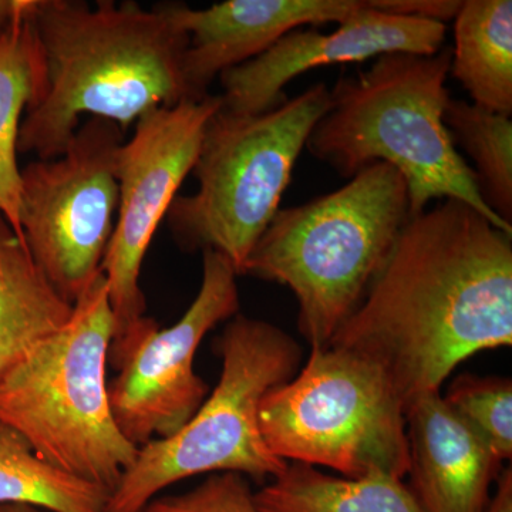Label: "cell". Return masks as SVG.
Here are the masks:
<instances>
[{
    "label": "cell",
    "mask_w": 512,
    "mask_h": 512,
    "mask_svg": "<svg viewBox=\"0 0 512 512\" xmlns=\"http://www.w3.org/2000/svg\"><path fill=\"white\" fill-rule=\"evenodd\" d=\"M143 512H261L247 477L235 473L210 474L198 487L183 494L157 497Z\"/></svg>",
    "instance_id": "7402d4cb"
},
{
    "label": "cell",
    "mask_w": 512,
    "mask_h": 512,
    "mask_svg": "<svg viewBox=\"0 0 512 512\" xmlns=\"http://www.w3.org/2000/svg\"><path fill=\"white\" fill-rule=\"evenodd\" d=\"M123 130L80 124L59 157L20 171L19 225L37 266L60 295L77 301L101 275L119 207L116 161Z\"/></svg>",
    "instance_id": "30bf717a"
},
{
    "label": "cell",
    "mask_w": 512,
    "mask_h": 512,
    "mask_svg": "<svg viewBox=\"0 0 512 512\" xmlns=\"http://www.w3.org/2000/svg\"><path fill=\"white\" fill-rule=\"evenodd\" d=\"M259 427L285 463L346 478L409 473L402 397L379 366L350 350L312 348L301 372L266 394Z\"/></svg>",
    "instance_id": "ba28073f"
},
{
    "label": "cell",
    "mask_w": 512,
    "mask_h": 512,
    "mask_svg": "<svg viewBox=\"0 0 512 512\" xmlns=\"http://www.w3.org/2000/svg\"><path fill=\"white\" fill-rule=\"evenodd\" d=\"M444 402L500 458L512 456V383L503 377L460 376Z\"/></svg>",
    "instance_id": "44dd1931"
},
{
    "label": "cell",
    "mask_w": 512,
    "mask_h": 512,
    "mask_svg": "<svg viewBox=\"0 0 512 512\" xmlns=\"http://www.w3.org/2000/svg\"><path fill=\"white\" fill-rule=\"evenodd\" d=\"M42 89L43 63L30 22V0H19L0 33V215L20 238L19 131Z\"/></svg>",
    "instance_id": "e0dca14e"
},
{
    "label": "cell",
    "mask_w": 512,
    "mask_h": 512,
    "mask_svg": "<svg viewBox=\"0 0 512 512\" xmlns=\"http://www.w3.org/2000/svg\"><path fill=\"white\" fill-rule=\"evenodd\" d=\"M399 0H369V5L322 33L301 28L279 39L255 59L220 76L222 109L255 116L282 106L285 87L318 67L360 63L390 53L433 56L447 35L446 23L400 15Z\"/></svg>",
    "instance_id": "7c38bea8"
},
{
    "label": "cell",
    "mask_w": 512,
    "mask_h": 512,
    "mask_svg": "<svg viewBox=\"0 0 512 512\" xmlns=\"http://www.w3.org/2000/svg\"><path fill=\"white\" fill-rule=\"evenodd\" d=\"M64 299L0 215V376L69 322Z\"/></svg>",
    "instance_id": "9a60e30c"
},
{
    "label": "cell",
    "mask_w": 512,
    "mask_h": 512,
    "mask_svg": "<svg viewBox=\"0 0 512 512\" xmlns=\"http://www.w3.org/2000/svg\"><path fill=\"white\" fill-rule=\"evenodd\" d=\"M450 63L448 50L433 56L390 53L342 77L306 150L348 180L369 165H392L406 181L410 217L431 201L458 200L512 234V225L485 204L473 168L444 124Z\"/></svg>",
    "instance_id": "3957f363"
},
{
    "label": "cell",
    "mask_w": 512,
    "mask_h": 512,
    "mask_svg": "<svg viewBox=\"0 0 512 512\" xmlns=\"http://www.w3.org/2000/svg\"><path fill=\"white\" fill-rule=\"evenodd\" d=\"M409 485L424 512H484L500 460L444 402L430 393L406 409Z\"/></svg>",
    "instance_id": "5bb4252c"
},
{
    "label": "cell",
    "mask_w": 512,
    "mask_h": 512,
    "mask_svg": "<svg viewBox=\"0 0 512 512\" xmlns=\"http://www.w3.org/2000/svg\"><path fill=\"white\" fill-rule=\"evenodd\" d=\"M221 96L185 100L151 111L117 153L119 207L101 274L109 286L114 338L109 363L119 369L138 342L156 328L146 316L140 276L158 225L194 170L205 128L221 109Z\"/></svg>",
    "instance_id": "9c48e42d"
},
{
    "label": "cell",
    "mask_w": 512,
    "mask_h": 512,
    "mask_svg": "<svg viewBox=\"0 0 512 512\" xmlns=\"http://www.w3.org/2000/svg\"><path fill=\"white\" fill-rule=\"evenodd\" d=\"M30 22L43 89L23 116L19 153L59 157L86 114L124 133L151 111L192 100L183 72L188 37L160 5L30 0Z\"/></svg>",
    "instance_id": "7a4b0ae2"
},
{
    "label": "cell",
    "mask_w": 512,
    "mask_h": 512,
    "mask_svg": "<svg viewBox=\"0 0 512 512\" xmlns=\"http://www.w3.org/2000/svg\"><path fill=\"white\" fill-rule=\"evenodd\" d=\"M113 338L109 286L101 274L74 302L69 322L0 376V420L47 463L110 494L138 451L111 410Z\"/></svg>",
    "instance_id": "5b68a950"
},
{
    "label": "cell",
    "mask_w": 512,
    "mask_h": 512,
    "mask_svg": "<svg viewBox=\"0 0 512 512\" xmlns=\"http://www.w3.org/2000/svg\"><path fill=\"white\" fill-rule=\"evenodd\" d=\"M0 512H50L32 505L6 504L0 505Z\"/></svg>",
    "instance_id": "d4e9b609"
},
{
    "label": "cell",
    "mask_w": 512,
    "mask_h": 512,
    "mask_svg": "<svg viewBox=\"0 0 512 512\" xmlns=\"http://www.w3.org/2000/svg\"><path fill=\"white\" fill-rule=\"evenodd\" d=\"M454 146L473 160L481 197L512 225V120L466 100L450 97L443 116Z\"/></svg>",
    "instance_id": "ffe728a7"
},
{
    "label": "cell",
    "mask_w": 512,
    "mask_h": 512,
    "mask_svg": "<svg viewBox=\"0 0 512 512\" xmlns=\"http://www.w3.org/2000/svg\"><path fill=\"white\" fill-rule=\"evenodd\" d=\"M410 218L409 190L392 165L363 168L339 190L279 210L242 275L288 286L312 348L328 346L356 311Z\"/></svg>",
    "instance_id": "277c9868"
},
{
    "label": "cell",
    "mask_w": 512,
    "mask_h": 512,
    "mask_svg": "<svg viewBox=\"0 0 512 512\" xmlns=\"http://www.w3.org/2000/svg\"><path fill=\"white\" fill-rule=\"evenodd\" d=\"M484 512H512V471L505 468L497 478V491Z\"/></svg>",
    "instance_id": "603a6c76"
},
{
    "label": "cell",
    "mask_w": 512,
    "mask_h": 512,
    "mask_svg": "<svg viewBox=\"0 0 512 512\" xmlns=\"http://www.w3.org/2000/svg\"><path fill=\"white\" fill-rule=\"evenodd\" d=\"M110 491L37 456L29 441L0 420V505L50 512H107Z\"/></svg>",
    "instance_id": "d6986e66"
},
{
    "label": "cell",
    "mask_w": 512,
    "mask_h": 512,
    "mask_svg": "<svg viewBox=\"0 0 512 512\" xmlns=\"http://www.w3.org/2000/svg\"><path fill=\"white\" fill-rule=\"evenodd\" d=\"M403 480L383 473L335 477L288 463L254 501L261 512H424Z\"/></svg>",
    "instance_id": "ac0fdd59"
},
{
    "label": "cell",
    "mask_w": 512,
    "mask_h": 512,
    "mask_svg": "<svg viewBox=\"0 0 512 512\" xmlns=\"http://www.w3.org/2000/svg\"><path fill=\"white\" fill-rule=\"evenodd\" d=\"M369 0H228L207 9L160 5L188 37L183 72L192 100L207 97L211 83L255 59L292 30L340 23Z\"/></svg>",
    "instance_id": "4fadbf2b"
},
{
    "label": "cell",
    "mask_w": 512,
    "mask_h": 512,
    "mask_svg": "<svg viewBox=\"0 0 512 512\" xmlns=\"http://www.w3.org/2000/svg\"><path fill=\"white\" fill-rule=\"evenodd\" d=\"M330 107L325 83L266 113L221 109L212 116L194 173L198 190L177 195L165 221L184 251H214L238 276L265 229L281 210L293 168L313 127Z\"/></svg>",
    "instance_id": "52a82bcc"
},
{
    "label": "cell",
    "mask_w": 512,
    "mask_h": 512,
    "mask_svg": "<svg viewBox=\"0 0 512 512\" xmlns=\"http://www.w3.org/2000/svg\"><path fill=\"white\" fill-rule=\"evenodd\" d=\"M18 6L19 0H0V33L6 28L9 20L13 18Z\"/></svg>",
    "instance_id": "cb8c5ba5"
},
{
    "label": "cell",
    "mask_w": 512,
    "mask_h": 512,
    "mask_svg": "<svg viewBox=\"0 0 512 512\" xmlns=\"http://www.w3.org/2000/svg\"><path fill=\"white\" fill-rule=\"evenodd\" d=\"M511 345L512 234L458 200L409 218L329 342L379 366L406 409L468 357Z\"/></svg>",
    "instance_id": "6da1fadb"
},
{
    "label": "cell",
    "mask_w": 512,
    "mask_h": 512,
    "mask_svg": "<svg viewBox=\"0 0 512 512\" xmlns=\"http://www.w3.org/2000/svg\"><path fill=\"white\" fill-rule=\"evenodd\" d=\"M237 276L227 258L202 252L200 291L190 308L170 328L151 329L109 382L114 420L133 446L173 436L207 399L194 357L211 329L238 315Z\"/></svg>",
    "instance_id": "8fae6325"
},
{
    "label": "cell",
    "mask_w": 512,
    "mask_h": 512,
    "mask_svg": "<svg viewBox=\"0 0 512 512\" xmlns=\"http://www.w3.org/2000/svg\"><path fill=\"white\" fill-rule=\"evenodd\" d=\"M450 74L473 104L511 117V0L461 2L454 18Z\"/></svg>",
    "instance_id": "2e32d148"
},
{
    "label": "cell",
    "mask_w": 512,
    "mask_h": 512,
    "mask_svg": "<svg viewBox=\"0 0 512 512\" xmlns=\"http://www.w3.org/2000/svg\"><path fill=\"white\" fill-rule=\"evenodd\" d=\"M215 348L222 362L217 386L177 433L138 448L111 491L107 512H143L165 488L200 474L235 473L262 481L288 466L266 446L259 406L295 376L298 343L278 326L238 313Z\"/></svg>",
    "instance_id": "8992f818"
}]
</instances>
